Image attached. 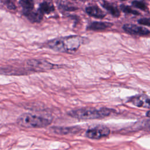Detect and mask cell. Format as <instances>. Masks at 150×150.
<instances>
[{
	"label": "cell",
	"mask_w": 150,
	"mask_h": 150,
	"mask_svg": "<svg viewBox=\"0 0 150 150\" xmlns=\"http://www.w3.org/2000/svg\"><path fill=\"white\" fill-rule=\"evenodd\" d=\"M21 5L24 9V12L32 11L33 8V2L31 1H21Z\"/></svg>",
	"instance_id": "cell-14"
},
{
	"label": "cell",
	"mask_w": 150,
	"mask_h": 150,
	"mask_svg": "<svg viewBox=\"0 0 150 150\" xmlns=\"http://www.w3.org/2000/svg\"><path fill=\"white\" fill-rule=\"evenodd\" d=\"M122 28L126 32L133 35H147L150 33V31L146 28L133 24H125Z\"/></svg>",
	"instance_id": "cell-6"
},
{
	"label": "cell",
	"mask_w": 150,
	"mask_h": 150,
	"mask_svg": "<svg viewBox=\"0 0 150 150\" xmlns=\"http://www.w3.org/2000/svg\"><path fill=\"white\" fill-rule=\"evenodd\" d=\"M138 22L141 25L150 26V18H142L139 19Z\"/></svg>",
	"instance_id": "cell-17"
},
{
	"label": "cell",
	"mask_w": 150,
	"mask_h": 150,
	"mask_svg": "<svg viewBox=\"0 0 150 150\" xmlns=\"http://www.w3.org/2000/svg\"><path fill=\"white\" fill-rule=\"evenodd\" d=\"M82 42L83 38L81 37L69 36L52 39L47 42V46L56 51L69 52L77 50Z\"/></svg>",
	"instance_id": "cell-1"
},
{
	"label": "cell",
	"mask_w": 150,
	"mask_h": 150,
	"mask_svg": "<svg viewBox=\"0 0 150 150\" xmlns=\"http://www.w3.org/2000/svg\"><path fill=\"white\" fill-rule=\"evenodd\" d=\"M110 133V129L104 125H97L86 131L87 137L90 139H100L107 137Z\"/></svg>",
	"instance_id": "cell-4"
},
{
	"label": "cell",
	"mask_w": 150,
	"mask_h": 150,
	"mask_svg": "<svg viewBox=\"0 0 150 150\" xmlns=\"http://www.w3.org/2000/svg\"><path fill=\"white\" fill-rule=\"evenodd\" d=\"M111 110L106 108L96 109L94 108H81L71 110L69 114L75 118L80 120H92L104 118L108 116Z\"/></svg>",
	"instance_id": "cell-2"
},
{
	"label": "cell",
	"mask_w": 150,
	"mask_h": 150,
	"mask_svg": "<svg viewBox=\"0 0 150 150\" xmlns=\"http://www.w3.org/2000/svg\"><path fill=\"white\" fill-rule=\"evenodd\" d=\"M27 65L34 71L46 70L53 69L54 65L45 60H31L27 62Z\"/></svg>",
	"instance_id": "cell-5"
},
{
	"label": "cell",
	"mask_w": 150,
	"mask_h": 150,
	"mask_svg": "<svg viewBox=\"0 0 150 150\" xmlns=\"http://www.w3.org/2000/svg\"><path fill=\"white\" fill-rule=\"evenodd\" d=\"M102 6L106 9L107 10L112 16L115 17H118L120 15V11L114 5L112 4L107 2H104L102 4Z\"/></svg>",
	"instance_id": "cell-11"
},
{
	"label": "cell",
	"mask_w": 150,
	"mask_h": 150,
	"mask_svg": "<svg viewBox=\"0 0 150 150\" xmlns=\"http://www.w3.org/2000/svg\"><path fill=\"white\" fill-rule=\"evenodd\" d=\"M112 25L111 23L108 22H94L91 23L87 26V29L93 30H103L111 27Z\"/></svg>",
	"instance_id": "cell-10"
},
{
	"label": "cell",
	"mask_w": 150,
	"mask_h": 150,
	"mask_svg": "<svg viewBox=\"0 0 150 150\" xmlns=\"http://www.w3.org/2000/svg\"><path fill=\"white\" fill-rule=\"evenodd\" d=\"M131 102L135 106L150 108V98L145 96H139L132 97Z\"/></svg>",
	"instance_id": "cell-7"
},
{
	"label": "cell",
	"mask_w": 150,
	"mask_h": 150,
	"mask_svg": "<svg viewBox=\"0 0 150 150\" xmlns=\"http://www.w3.org/2000/svg\"><path fill=\"white\" fill-rule=\"evenodd\" d=\"M52 120L40 115L25 113L19 116L17 120L18 124L25 128H42L49 125Z\"/></svg>",
	"instance_id": "cell-3"
},
{
	"label": "cell",
	"mask_w": 150,
	"mask_h": 150,
	"mask_svg": "<svg viewBox=\"0 0 150 150\" xmlns=\"http://www.w3.org/2000/svg\"><path fill=\"white\" fill-rule=\"evenodd\" d=\"M24 14L33 22H39L43 18V14L39 10L37 11H33L32 10L26 11L24 12Z\"/></svg>",
	"instance_id": "cell-9"
},
{
	"label": "cell",
	"mask_w": 150,
	"mask_h": 150,
	"mask_svg": "<svg viewBox=\"0 0 150 150\" xmlns=\"http://www.w3.org/2000/svg\"><path fill=\"white\" fill-rule=\"evenodd\" d=\"M120 7H121V10H122L124 12H125V13H131V14L135 15H139V13L138 11L132 9L131 8H130V7L128 6H126V5H124V4H122V5H121L120 6Z\"/></svg>",
	"instance_id": "cell-15"
},
{
	"label": "cell",
	"mask_w": 150,
	"mask_h": 150,
	"mask_svg": "<svg viewBox=\"0 0 150 150\" xmlns=\"http://www.w3.org/2000/svg\"><path fill=\"white\" fill-rule=\"evenodd\" d=\"M146 116L150 118V111H148L146 112Z\"/></svg>",
	"instance_id": "cell-20"
},
{
	"label": "cell",
	"mask_w": 150,
	"mask_h": 150,
	"mask_svg": "<svg viewBox=\"0 0 150 150\" xmlns=\"http://www.w3.org/2000/svg\"><path fill=\"white\" fill-rule=\"evenodd\" d=\"M5 5H6V6L11 9H15L16 8V6H15L14 4L11 2V1H5L4 2Z\"/></svg>",
	"instance_id": "cell-18"
},
{
	"label": "cell",
	"mask_w": 150,
	"mask_h": 150,
	"mask_svg": "<svg viewBox=\"0 0 150 150\" xmlns=\"http://www.w3.org/2000/svg\"><path fill=\"white\" fill-rule=\"evenodd\" d=\"M54 10V7L53 4L49 2H43L39 5V11L42 13H49Z\"/></svg>",
	"instance_id": "cell-12"
},
{
	"label": "cell",
	"mask_w": 150,
	"mask_h": 150,
	"mask_svg": "<svg viewBox=\"0 0 150 150\" xmlns=\"http://www.w3.org/2000/svg\"><path fill=\"white\" fill-rule=\"evenodd\" d=\"M77 131L74 128H55L54 131L58 134H67L69 133L75 132Z\"/></svg>",
	"instance_id": "cell-13"
},
{
	"label": "cell",
	"mask_w": 150,
	"mask_h": 150,
	"mask_svg": "<svg viewBox=\"0 0 150 150\" xmlns=\"http://www.w3.org/2000/svg\"><path fill=\"white\" fill-rule=\"evenodd\" d=\"M146 125H147L148 127L150 128V120H148V121H146Z\"/></svg>",
	"instance_id": "cell-19"
},
{
	"label": "cell",
	"mask_w": 150,
	"mask_h": 150,
	"mask_svg": "<svg viewBox=\"0 0 150 150\" xmlns=\"http://www.w3.org/2000/svg\"><path fill=\"white\" fill-rule=\"evenodd\" d=\"M86 11L90 16L97 18H103L105 16L104 12L96 6H88L86 8Z\"/></svg>",
	"instance_id": "cell-8"
},
{
	"label": "cell",
	"mask_w": 150,
	"mask_h": 150,
	"mask_svg": "<svg viewBox=\"0 0 150 150\" xmlns=\"http://www.w3.org/2000/svg\"><path fill=\"white\" fill-rule=\"evenodd\" d=\"M132 4L135 7L139 8L142 10H146V4L142 1H134L132 2Z\"/></svg>",
	"instance_id": "cell-16"
}]
</instances>
